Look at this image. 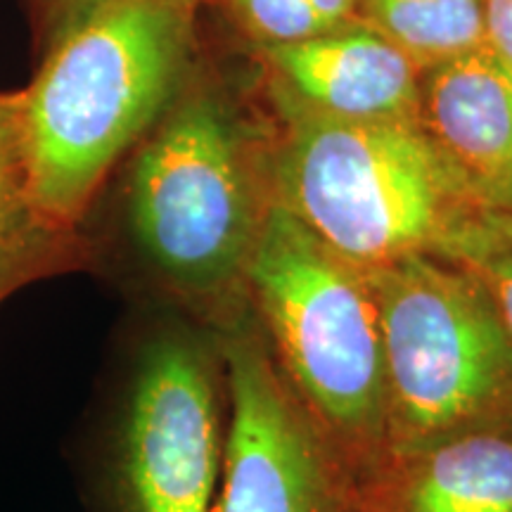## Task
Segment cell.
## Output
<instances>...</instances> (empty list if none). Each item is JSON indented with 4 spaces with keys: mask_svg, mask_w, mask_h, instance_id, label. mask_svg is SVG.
I'll return each instance as SVG.
<instances>
[{
    "mask_svg": "<svg viewBox=\"0 0 512 512\" xmlns=\"http://www.w3.org/2000/svg\"><path fill=\"white\" fill-rule=\"evenodd\" d=\"M202 0H93L38 57L24 98L29 197L43 223L79 230L121 159L195 69Z\"/></svg>",
    "mask_w": 512,
    "mask_h": 512,
    "instance_id": "1",
    "label": "cell"
},
{
    "mask_svg": "<svg viewBox=\"0 0 512 512\" xmlns=\"http://www.w3.org/2000/svg\"><path fill=\"white\" fill-rule=\"evenodd\" d=\"M192 74L128 155L124 216L152 278L219 325L247 294L273 192L230 100Z\"/></svg>",
    "mask_w": 512,
    "mask_h": 512,
    "instance_id": "2",
    "label": "cell"
},
{
    "mask_svg": "<svg viewBox=\"0 0 512 512\" xmlns=\"http://www.w3.org/2000/svg\"><path fill=\"white\" fill-rule=\"evenodd\" d=\"M245 292L285 380L361 482L384 458V351L366 268L273 202Z\"/></svg>",
    "mask_w": 512,
    "mask_h": 512,
    "instance_id": "3",
    "label": "cell"
},
{
    "mask_svg": "<svg viewBox=\"0 0 512 512\" xmlns=\"http://www.w3.org/2000/svg\"><path fill=\"white\" fill-rule=\"evenodd\" d=\"M273 202L361 268L439 254L479 207L418 119L351 121L290 110Z\"/></svg>",
    "mask_w": 512,
    "mask_h": 512,
    "instance_id": "4",
    "label": "cell"
},
{
    "mask_svg": "<svg viewBox=\"0 0 512 512\" xmlns=\"http://www.w3.org/2000/svg\"><path fill=\"white\" fill-rule=\"evenodd\" d=\"M366 273L384 351V458L512 418V339L475 275L434 254Z\"/></svg>",
    "mask_w": 512,
    "mask_h": 512,
    "instance_id": "5",
    "label": "cell"
},
{
    "mask_svg": "<svg viewBox=\"0 0 512 512\" xmlns=\"http://www.w3.org/2000/svg\"><path fill=\"white\" fill-rule=\"evenodd\" d=\"M226 441L216 335L171 325L145 339L117 441L121 512H211Z\"/></svg>",
    "mask_w": 512,
    "mask_h": 512,
    "instance_id": "6",
    "label": "cell"
},
{
    "mask_svg": "<svg viewBox=\"0 0 512 512\" xmlns=\"http://www.w3.org/2000/svg\"><path fill=\"white\" fill-rule=\"evenodd\" d=\"M226 441L211 512H354V479L278 368L259 320L214 325Z\"/></svg>",
    "mask_w": 512,
    "mask_h": 512,
    "instance_id": "7",
    "label": "cell"
},
{
    "mask_svg": "<svg viewBox=\"0 0 512 512\" xmlns=\"http://www.w3.org/2000/svg\"><path fill=\"white\" fill-rule=\"evenodd\" d=\"M418 124L479 209H512V67L489 46L422 72Z\"/></svg>",
    "mask_w": 512,
    "mask_h": 512,
    "instance_id": "8",
    "label": "cell"
},
{
    "mask_svg": "<svg viewBox=\"0 0 512 512\" xmlns=\"http://www.w3.org/2000/svg\"><path fill=\"white\" fill-rule=\"evenodd\" d=\"M290 110L330 119H418L422 69L363 22L261 48Z\"/></svg>",
    "mask_w": 512,
    "mask_h": 512,
    "instance_id": "9",
    "label": "cell"
},
{
    "mask_svg": "<svg viewBox=\"0 0 512 512\" xmlns=\"http://www.w3.org/2000/svg\"><path fill=\"white\" fill-rule=\"evenodd\" d=\"M354 512H512V418L389 453L354 484Z\"/></svg>",
    "mask_w": 512,
    "mask_h": 512,
    "instance_id": "10",
    "label": "cell"
},
{
    "mask_svg": "<svg viewBox=\"0 0 512 512\" xmlns=\"http://www.w3.org/2000/svg\"><path fill=\"white\" fill-rule=\"evenodd\" d=\"M358 22L403 50L422 72L486 46L482 0H361Z\"/></svg>",
    "mask_w": 512,
    "mask_h": 512,
    "instance_id": "11",
    "label": "cell"
},
{
    "mask_svg": "<svg viewBox=\"0 0 512 512\" xmlns=\"http://www.w3.org/2000/svg\"><path fill=\"white\" fill-rule=\"evenodd\" d=\"M486 287L512 339V209H477L448 235L439 254Z\"/></svg>",
    "mask_w": 512,
    "mask_h": 512,
    "instance_id": "12",
    "label": "cell"
},
{
    "mask_svg": "<svg viewBox=\"0 0 512 512\" xmlns=\"http://www.w3.org/2000/svg\"><path fill=\"white\" fill-rule=\"evenodd\" d=\"M86 259L79 230H62L34 223L0 230V302L50 275L79 268Z\"/></svg>",
    "mask_w": 512,
    "mask_h": 512,
    "instance_id": "13",
    "label": "cell"
},
{
    "mask_svg": "<svg viewBox=\"0 0 512 512\" xmlns=\"http://www.w3.org/2000/svg\"><path fill=\"white\" fill-rule=\"evenodd\" d=\"M43 223L29 197L22 91H0V230ZM48 226V223H46Z\"/></svg>",
    "mask_w": 512,
    "mask_h": 512,
    "instance_id": "14",
    "label": "cell"
},
{
    "mask_svg": "<svg viewBox=\"0 0 512 512\" xmlns=\"http://www.w3.org/2000/svg\"><path fill=\"white\" fill-rule=\"evenodd\" d=\"M211 3H216V8L261 48L292 46L335 29L311 8L309 0H211Z\"/></svg>",
    "mask_w": 512,
    "mask_h": 512,
    "instance_id": "15",
    "label": "cell"
},
{
    "mask_svg": "<svg viewBox=\"0 0 512 512\" xmlns=\"http://www.w3.org/2000/svg\"><path fill=\"white\" fill-rule=\"evenodd\" d=\"M93 0H19L31 31L36 60L60 38Z\"/></svg>",
    "mask_w": 512,
    "mask_h": 512,
    "instance_id": "16",
    "label": "cell"
},
{
    "mask_svg": "<svg viewBox=\"0 0 512 512\" xmlns=\"http://www.w3.org/2000/svg\"><path fill=\"white\" fill-rule=\"evenodd\" d=\"M486 46L512 67V0H482Z\"/></svg>",
    "mask_w": 512,
    "mask_h": 512,
    "instance_id": "17",
    "label": "cell"
},
{
    "mask_svg": "<svg viewBox=\"0 0 512 512\" xmlns=\"http://www.w3.org/2000/svg\"><path fill=\"white\" fill-rule=\"evenodd\" d=\"M309 5L330 24V27L337 29L358 22L361 0H309Z\"/></svg>",
    "mask_w": 512,
    "mask_h": 512,
    "instance_id": "18",
    "label": "cell"
}]
</instances>
